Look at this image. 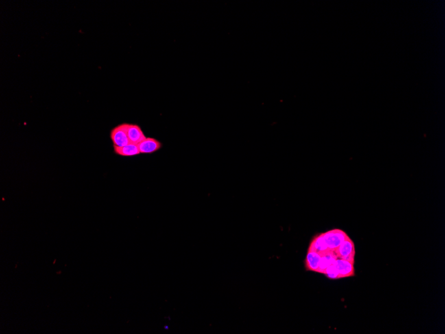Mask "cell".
<instances>
[{
    "label": "cell",
    "instance_id": "6da1fadb",
    "mask_svg": "<svg viewBox=\"0 0 445 334\" xmlns=\"http://www.w3.org/2000/svg\"><path fill=\"white\" fill-rule=\"evenodd\" d=\"M322 234L328 250L335 251L349 237L346 232L339 229H333Z\"/></svg>",
    "mask_w": 445,
    "mask_h": 334
},
{
    "label": "cell",
    "instance_id": "7a4b0ae2",
    "mask_svg": "<svg viewBox=\"0 0 445 334\" xmlns=\"http://www.w3.org/2000/svg\"><path fill=\"white\" fill-rule=\"evenodd\" d=\"M127 123H123L111 130L110 138L114 146L123 147L130 143L127 134Z\"/></svg>",
    "mask_w": 445,
    "mask_h": 334
},
{
    "label": "cell",
    "instance_id": "3957f363",
    "mask_svg": "<svg viewBox=\"0 0 445 334\" xmlns=\"http://www.w3.org/2000/svg\"><path fill=\"white\" fill-rule=\"evenodd\" d=\"M338 259L347 260L354 263L355 248L353 241L350 236L335 250Z\"/></svg>",
    "mask_w": 445,
    "mask_h": 334
},
{
    "label": "cell",
    "instance_id": "277c9868",
    "mask_svg": "<svg viewBox=\"0 0 445 334\" xmlns=\"http://www.w3.org/2000/svg\"><path fill=\"white\" fill-rule=\"evenodd\" d=\"M162 142L153 138H146L138 145L140 154H151L160 150L162 147Z\"/></svg>",
    "mask_w": 445,
    "mask_h": 334
},
{
    "label": "cell",
    "instance_id": "5b68a950",
    "mask_svg": "<svg viewBox=\"0 0 445 334\" xmlns=\"http://www.w3.org/2000/svg\"><path fill=\"white\" fill-rule=\"evenodd\" d=\"M127 134L130 143L135 145L139 144L140 142L147 138L141 127L134 123H127Z\"/></svg>",
    "mask_w": 445,
    "mask_h": 334
},
{
    "label": "cell",
    "instance_id": "8992f818",
    "mask_svg": "<svg viewBox=\"0 0 445 334\" xmlns=\"http://www.w3.org/2000/svg\"><path fill=\"white\" fill-rule=\"evenodd\" d=\"M333 263L339 271L340 279L354 276L355 275L354 263L352 262L337 258Z\"/></svg>",
    "mask_w": 445,
    "mask_h": 334
},
{
    "label": "cell",
    "instance_id": "52a82bcc",
    "mask_svg": "<svg viewBox=\"0 0 445 334\" xmlns=\"http://www.w3.org/2000/svg\"><path fill=\"white\" fill-rule=\"evenodd\" d=\"M321 256V257L320 262H319V269L317 273L324 274L326 269L330 265L333 264L335 260L337 259V256L336 255L335 251L329 250Z\"/></svg>",
    "mask_w": 445,
    "mask_h": 334
},
{
    "label": "cell",
    "instance_id": "ba28073f",
    "mask_svg": "<svg viewBox=\"0 0 445 334\" xmlns=\"http://www.w3.org/2000/svg\"><path fill=\"white\" fill-rule=\"evenodd\" d=\"M308 250L313 251V252H317V254H319L320 255H322V254L328 252V248L324 238L323 237L322 234H318V235L315 236L313 238Z\"/></svg>",
    "mask_w": 445,
    "mask_h": 334
},
{
    "label": "cell",
    "instance_id": "9c48e42d",
    "mask_svg": "<svg viewBox=\"0 0 445 334\" xmlns=\"http://www.w3.org/2000/svg\"><path fill=\"white\" fill-rule=\"evenodd\" d=\"M321 256L317 252L313 251L308 250L306 254L305 262V267L306 270L312 271V272H317L319 269V262H320Z\"/></svg>",
    "mask_w": 445,
    "mask_h": 334
},
{
    "label": "cell",
    "instance_id": "30bf717a",
    "mask_svg": "<svg viewBox=\"0 0 445 334\" xmlns=\"http://www.w3.org/2000/svg\"><path fill=\"white\" fill-rule=\"evenodd\" d=\"M114 152L117 156L122 157H132L140 154L138 145L129 143L123 147L114 146Z\"/></svg>",
    "mask_w": 445,
    "mask_h": 334
},
{
    "label": "cell",
    "instance_id": "8fae6325",
    "mask_svg": "<svg viewBox=\"0 0 445 334\" xmlns=\"http://www.w3.org/2000/svg\"><path fill=\"white\" fill-rule=\"evenodd\" d=\"M324 275H326L327 277L330 280H339V271L337 268V267L335 266V264L330 265L326 269V272H325Z\"/></svg>",
    "mask_w": 445,
    "mask_h": 334
}]
</instances>
